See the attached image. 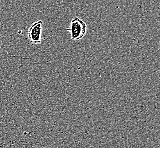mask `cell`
<instances>
[{"mask_svg": "<svg viewBox=\"0 0 160 148\" xmlns=\"http://www.w3.org/2000/svg\"><path fill=\"white\" fill-rule=\"evenodd\" d=\"M66 30L69 31L72 40H80L86 34L87 26L86 23L80 18L75 17L71 21L69 28L67 29Z\"/></svg>", "mask_w": 160, "mask_h": 148, "instance_id": "6da1fadb", "label": "cell"}, {"mask_svg": "<svg viewBox=\"0 0 160 148\" xmlns=\"http://www.w3.org/2000/svg\"><path fill=\"white\" fill-rule=\"evenodd\" d=\"M43 22L42 21L35 22L30 26L28 31V38L34 44H39L42 42Z\"/></svg>", "mask_w": 160, "mask_h": 148, "instance_id": "7a4b0ae2", "label": "cell"}]
</instances>
